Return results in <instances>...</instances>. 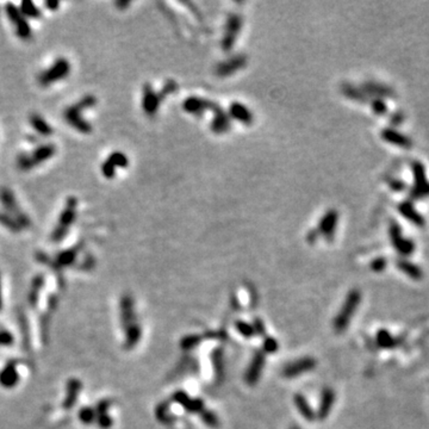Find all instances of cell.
I'll return each mask as SVG.
<instances>
[{"label":"cell","instance_id":"18","mask_svg":"<svg viewBox=\"0 0 429 429\" xmlns=\"http://www.w3.org/2000/svg\"><path fill=\"white\" fill-rule=\"evenodd\" d=\"M77 252H79V247H73L70 249H67V251L61 252L60 254L56 256L57 268L66 267V266L72 265V263L75 261Z\"/></svg>","mask_w":429,"mask_h":429},{"label":"cell","instance_id":"26","mask_svg":"<svg viewBox=\"0 0 429 429\" xmlns=\"http://www.w3.org/2000/svg\"><path fill=\"white\" fill-rule=\"evenodd\" d=\"M155 415H157L158 420L162 423H171L172 417L170 415V403L164 402V403L159 404L157 410H155Z\"/></svg>","mask_w":429,"mask_h":429},{"label":"cell","instance_id":"32","mask_svg":"<svg viewBox=\"0 0 429 429\" xmlns=\"http://www.w3.org/2000/svg\"><path fill=\"white\" fill-rule=\"evenodd\" d=\"M203 337L201 335H187L181 340L180 346L184 349H192L201 343Z\"/></svg>","mask_w":429,"mask_h":429},{"label":"cell","instance_id":"37","mask_svg":"<svg viewBox=\"0 0 429 429\" xmlns=\"http://www.w3.org/2000/svg\"><path fill=\"white\" fill-rule=\"evenodd\" d=\"M385 267H386V260L384 258H378L371 263V268H372L374 272L384 271Z\"/></svg>","mask_w":429,"mask_h":429},{"label":"cell","instance_id":"28","mask_svg":"<svg viewBox=\"0 0 429 429\" xmlns=\"http://www.w3.org/2000/svg\"><path fill=\"white\" fill-rule=\"evenodd\" d=\"M43 282H45V279H43V276H42V275L36 276V278L33 279L31 291H30V293H29V300H30V302H31L32 304H35V303H36L37 295H38V293H40V290L42 289V286H43Z\"/></svg>","mask_w":429,"mask_h":429},{"label":"cell","instance_id":"34","mask_svg":"<svg viewBox=\"0 0 429 429\" xmlns=\"http://www.w3.org/2000/svg\"><path fill=\"white\" fill-rule=\"evenodd\" d=\"M279 348V344L278 341L276 339H273V337H265V340H263V344H262V352L265 354H272L278 350Z\"/></svg>","mask_w":429,"mask_h":429},{"label":"cell","instance_id":"17","mask_svg":"<svg viewBox=\"0 0 429 429\" xmlns=\"http://www.w3.org/2000/svg\"><path fill=\"white\" fill-rule=\"evenodd\" d=\"M123 166V165H126V158L123 157V155H121L120 153H114L113 155H111L109 160H107L105 164L103 165V173L105 177H112L114 173V167L118 166Z\"/></svg>","mask_w":429,"mask_h":429},{"label":"cell","instance_id":"10","mask_svg":"<svg viewBox=\"0 0 429 429\" xmlns=\"http://www.w3.org/2000/svg\"><path fill=\"white\" fill-rule=\"evenodd\" d=\"M121 322L124 329H128L135 322V309L134 302L130 296H123L121 299Z\"/></svg>","mask_w":429,"mask_h":429},{"label":"cell","instance_id":"35","mask_svg":"<svg viewBox=\"0 0 429 429\" xmlns=\"http://www.w3.org/2000/svg\"><path fill=\"white\" fill-rule=\"evenodd\" d=\"M172 398H173V401L175 402V403L182 405L184 408L186 407V405L188 404V402L191 401L190 396H188V395L182 390H179V391H177V393H174L173 396H172Z\"/></svg>","mask_w":429,"mask_h":429},{"label":"cell","instance_id":"31","mask_svg":"<svg viewBox=\"0 0 429 429\" xmlns=\"http://www.w3.org/2000/svg\"><path fill=\"white\" fill-rule=\"evenodd\" d=\"M201 416H202L203 422H204L205 424H208L209 427L217 428L218 425H219L218 417L216 416L215 413H212V411H210V410H205L204 409L201 413Z\"/></svg>","mask_w":429,"mask_h":429},{"label":"cell","instance_id":"3","mask_svg":"<svg viewBox=\"0 0 429 429\" xmlns=\"http://www.w3.org/2000/svg\"><path fill=\"white\" fill-rule=\"evenodd\" d=\"M56 153V148L54 144H42L32 151V154L23 153L17 159V165L22 171H29L37 165L49 160Z\"/></svg>","mask_w":429,"mask_h":429},{"label":"cell","instance_id":"6","mask_svg":"<svg viewBox=\"0 0 429 429\" xmlns=\"http://www.w3.org/2000/svg\"><path fill=\"white\" fill-rule=\"evenodd\" d=\"M5 10L6 15H8L10 20L16 26L17 35L22 40H29L31 37V26H30L25 17L22 15V12L19 11V9L15 4H12V3H8L5 6Z\"/></svg>","mask_w":429,"mask_h":429},{"label":"cell","instance_id":"12","mask_svg":"<svg viewBox=\"0 0 429 429\" xmlns=\"http://www.w3.org/2000/svg\"><path fill=\"white\" fill-rule=\"evenodd\" d=\"M334 402H335V393H334L330 387L323 389L322 396H321L320 407L316 414V416L319 417L320 420H324V418L328 416L334 405Z\"/></svg>","mask_w":429,"mask_h":429},{"label":"cell","instance_id":"13","mask_svg":"<svg viewBox=\"0 0 429 429\" xmlns=\"http://www.w3.org/2000/svg\"><path fill=\"white\" fill-rule=\"evenodd\" d=\"M391 239H393L394 246L402 255H409L414 252V243L409 240H404L402 238L400 228L397 225H394L391 229Z\"/></svg>","mask_w":429,"mask_h":429},{"label":"cell","instance_id":"16","mask_svg":"<svg viewBox=\"0 0 429 429\" xmlns=\"http://www.w3.org/2000/svg\"><path fill=\"white\" fill-rule=\"evenodd\" d=\"M293 401H295L296 407L298 408L299 413L302 414L303 417H305L308 421H314L316 418V414L315 411L311 409V407H310L308 402H306L305 397L303 396V395L297 394L295 395V397H293Z\"/></svg>","mask_w":429,"mask_h":429},{"label":"cell","instance_id":"38","mask_svg":"<svg viewBox=\"0 0 429 429\" xmlns=\"http://www.w3.org/2000/svg\"><path fill=\"white\" fill-rule=\"evenodd\" d=\"M253 328H254V333L258 334L259 336H263L266 333V328H265V324L260 319H255L254 322H253Z\"/></svg>","mask_w":429,"mask_h":429},{"label":"cell","instance_id":"9","mask_svg":"<svg viewBox=\"0 0 429 429\" xmlns=\"http://www.w3.org/2000/svg\"><path fill=\"white\" fill-rule=\"evenodd\" d=\"M263 365H265V353L258 352L255 353L254 358H253L251 365H249L247 372H246L245 380L248 385H255L258 383L260 376H261Z\"/></svg>","mask_w":429,"mask_h":429},{"label":"cell","instance_id":"5","mask_svg":"<svg viewBox=\"0 0 429 429\" xmlns=\"http://www.w3.org/2000/svg\"><path fill=\"white\" fill-rule=\"evenodd\" d=\"M0 201H2L3 207L5 208V210H8V214L13 215V217H15L20 225H22V228H28L31 225V222H30V218L26 216L24 212L20 210V208H18V205H17L16 198L13 193L11 192V190H9V188L3 187L2 190H0Z\"/></svg>","mask_w":429,"mask_h":429},{"label":"cell","instance_id":"8","mask_svg":"<svg viewBox=\"0 0 429 429\" xmlns=\"http://www.w3.org/2000/svg\"><path fill=\"white\" fill-rule=\"evenodd\" d=\"M316 360L314 358L305 357L302 359L293 361V363L289 364L288 366L284 367L283 370V376L288 378H293L300 374L308 372V371L313 370L314 367H316Z\"/></svg>","mask_w":429,"mask_h":429},{"label":"cell","instance_id":"40","mask_svg":"<svg viewBox=\"0 0 429 429\" xmlns=\"http://www.w3.org/2000/svg\"><path fill=\"white\" fill-rule=\"evenodd\" d=\"M13 337L9 332H0V346H11Z\"/></svg>","mask_w":429,"mask_h":429},{"label":"cell","instance_id":"11","mask_svg":"<svg viewBox=\"0 0 429 429\" xmlns=\"http://www.w3.org/2000/svg\"><path fill=\"white\" fill-rule=\"evenodd\" d=\"M17 363L15 360L9 361L5 367L0 371V385L4 387H13L18 384L19 374L17 372Z\"/></svg>","mask_w":429,"mask_h":429},{"label":"cell","instance_id":"24","mask_svg":"<svg viewBox=\"0 0 429 429\" xmlns=\"http://www.w3.org/2000/svg\"><path fill=\"white\" fill-rule=\"evenodd\" d=\"M0 224H3L6 229L12 232H19L22 230V225L18 221L8 212H0Z\"/></svg>","mask_w":429,"mask_h":429},{"label":"cell","instance_id":"25","mask_svg":"<svg viewBox=\"0 0 429 429\" xmlns=\"http://www.w3.org/2000/svg\"><path fill=\"white\" fill-rule=\"evenodd\" d=\"M19 11L22 12V15L25 17H29V18H38L41 17V11L40 9H37V6L33 4L32 2H23L22 4H20V9Z\"/></svg>","mask_w":429,"mask_h":429},{"label":"cell","instance_id":"4","mask_svg":"<svg viewBox=\"0 0 429 429\" xmlns=\"http://www.w3.org/2000/svg\"><path fill=\"white\" fill-rule=\"evenodd\" d=\"M70 72V63L65 57H60L50 66V68L46 69L38 76V83L42 86H49L52 84L60 81L68 75Z\"/></svg>","mask_w":429,"mask_h":429},{"label":"cell","instance_id":"33","mask_svg":"<svg viewBox=\"0 0 429 429\" xmlns=\"http://www.w3.org/2000/svg\"><path fill=\"white\" fill-rule=\"evenodd\" d=\"M185 409L188 413L192 414H201L203 410H204V402L201 398H191V401L188 402V404L185 407Z\"/></svg>","mask_w":429,"mask_h":429},{"label":"cell","instance_id":"2","mask_svg":"<svg viewBox=\"0 0 429 429\" xmlns=\"http://www.w3.org/2000/svg\"><path fill=\"white\" fill-rule=\"evenodd\" d=\"M76 205L77 199L75 197L67 198L66 207L63 209V211L61 212L59 223H57L55 229L52 232V240L54 242L62 241L67 232H68V229L73 224L74 219H75Z\"/></svg>","mask_w":429,"mask_h":429},{"label":"cell","instance_id":"23","mask_svg":"<svg viewBox=\"0 0 429 429\" xmlns=\"http://www.w3.org/2000/svg\"><path fill=\"white\" fill-rule=\"evenodd\" d=\"M383 137L386 141L391 142V143L397 144V146H401V147H409L410 146L409 140H408L407 137L403 136V135L396 133V131H394V130H390V129L384 130Z\"/></svg>","mask_w":429,"mask_h":429},{"label":"cell","instance_id":"39","mask_svg":"<svg viewBox=\"0 0 429 429\" xmlns=\"http://www.w3.org/2000/svg\"><path fill=\"white\" fill-rule=\"evenodd\" d=\"M110 405H111V401H109V400H104V401H101V402H99V403L97 404L96 409H94V410H96L97 415L107 414V410H109Z\"/></svg>","mask_w":429,"mask_h":429},{"label":"cell","instance_id":"20","mask_svg":"<svg viewBox=\"0 0 429 429\" xmlns=\"http://www.w3.org/2000/svg\"><path fill=\"white\" fill-rule=\"evenodd\" d=\"M127 336H126V342H124V347L127 349H131L136 346L138 341L141 339V328L137 323L133 324L129 327L127 330Z\"/></svg>","mask_w":429,"mask_h":429},{"label":"cell","instance_id":"41","mask_svg":"<svg viewBox=\"0 0 429 429\" xmlns=\"http://www.w3.org/2000/svg\"><path fill=\"white\" fill-rule=\"evenodd\" d=\"M45 5L49 10H52V11H55V10L60 6V3L59 2H46Z\"/></svg>","mask_w":429,"mask_h":429},{"label":"cell","instance_id":"27","mask_svg":"<svg viewBox=\"0 0 429 429\" xmlns=\"http://www.w3.org/2000/svg\"><path fill=\"white\" fill-rule=\"evenodd\" d=\"M400 211L403 212V215L405 217H408L410 219V221H413L415 224L422 225L423 224V218L421 217V215H418L416 211L414 210V208L411 207L409 204H402L400 207Z\"/></svg>","mask_w":429,"mask_h":429},{"label":"cell","instance_id":"30","mask_svg":"<svg viewBox=\"0 0 429 429\" xmlns=\"http://www.w3.org/2000/svg\"><path fill=\"white\" fill-rule=\"evenodd\" d=\"M235 327H236V329H238V332L245 337H252L255 334L254 328H253L252 324L247 323L246 321H241V320L236 321Z\"/></svg>","mask_w":429,"mask_h":429},{"label":"cell","instance_id":"42","mask_svg":"<svg viewBox=\"0 0 429 429\" xmlns=\"http://www.w3.org/2000/svg\"><path fill=\"white\" fill-rule=\"evenodd\" d=\"M0 309H2V288H0Z\"/></svg>","mask_w":429,"mask_h":429},{"label":"cell","instance_id":"29","mask_svg":"<svg viewBox=\"0 0 429 429\" xmlns=\"http://www.w3.org/2000/svg\"><path fill=\"white\" fill-rule=\"evenodd\" d=\"M79 417H80V420H81V422H83V423L91 424L92 422L96 421L97 413H96V410L92 409V408L86 407V408H83V409L80 410Z\"/></svg>","mask_w":429,"mask_h":429},{"label":"cell","instance_id":"22","mask_svg":"<svg viewBox=\"0 0 429 429\" xmlns=\"http://www.w3.org/2000/svg\"><path fill=\"white\" fill-rule=\"evenodd\" d=\"M212 363H214L216 378L217 380H222L224 376V360H223V350L222 348H217L214 350L211 356Z\"/></svg>","mask_w":429,"mask_h":429},{"label":"cell","instance_id":"15","mask_svg":"<svg viewBox=\"0 0 429 429\" xmlns=\"http://www.w3.org/2000/svg\"><path fill=\"white\" fill-rule=\"evenodd\" d=\"M30 123H31L33 129L38 134L42 135V136H50V135L53 134V128L50 127L48 122L42 116H40V114L32 113L31 116H30Z\"/></svg>","mask_w":429,"mask_h":429},{"label":"cell","instance_id":"36","mask_svg":"<svg viewBox=\"0 0 429 429\" xmlns=\"http://www.w3.org/2000/svg\"><path fill=\"white\" fill-rule=\"evenodd\" d=\"M97 423L99 425L100 428L103 429H107L110 428L111 425H112V418H111L107 414H101V415H97Z\"/></svg>","mask_w":429,"mask_h":429},{"label":"cell","instance_id":"19","mask_svg":"<svg viewBox=\"0 0 429 429\" xmlns=\"http://www.w3.org/2000/svg\"><path fill=\"white\" fill-rule=\"evenodd\" d=\"M397 266L402 272H404L405 275L410 277L411 279L420 280L422 278L421 268L417 267L416 265H414L413 262L407 261V260H401V261L397 262Z\"/></svg>","mask_w":429,"mask_h":429},{"label":"cell","instance_id":"21","mask_svg":"<svg viewBox=\"0 0 429 429\" xmlns=\"http://www.w3.org/2000/svg\"><path fill=\"white\" fill-rule=\"evenodd\" d=\"M377 343L381 348L389 349L397 346V340L386 329H380L377 333Z\"/></svg>","mask_w":429,"mask_h":429},{"label":"cell","instance_id":"1","mask_svg":"<svg viewBox=\"0 0 429 429\" xmlns=\"http://www.w3.org/2000/svg\"><path fill=\"white\" fill-rule=\"evenodd\" d=\"M360 300H361V293L358 291V290H352V291L347 295L342 308H341V310L339 311V314H337V316L335 317V320H334L333 322L334 329H335L337 333H341L347 329L350 319H352L354 313L357 311L358 306H359Z\"/></svg>","mask_w":429,"mask_h":429},{"label":"cell","instance_id":"43","mask_svg":"<svg viewBox=\"0 0 429 429\" xmlns=\"http://www.w3.org/2000/svg\"><path fill=\"white\" fill-rule=\"evenodd\" d=\"M291 429H299V428H298V427H292Z\"/></svg>","mask_w":429,"mask_h":429},{"label":"cell","instance_id":"7","mask_svg":"<svg viewBox=\"0 0 429 429\" xmlns=\"http://www.w3.org/2000/svg\"><path fill=\"white\" fill-rule=\"evenodd\" d=\"M81 111H83V109H81L77 104H74V105L67 107L65 110L63 118H65L67 123H68L70 127H73L74 129H76L83 134H89L90 131L92 130V127H91L89 122L81 117Z\"/></svg>","mask_w":429,"mask_h":429},{"label":"cell","instance_id":"14","mask_svg":"<svg viewBox=\"0 0 429 429\" xmlns=\"http://www.w3.org/2000/svg\"><path fill=\"white\" fill-rule=\"evenodd\" d=\"M80 390H81L80 380L70 379L68 381V384H67V396H66L65 403H63V407L67 408V409L72 408L73 405L75 404L77 396H79L80 394Z\"/></svg>","mask_w":429,"mask_h":429}]
</instances>
